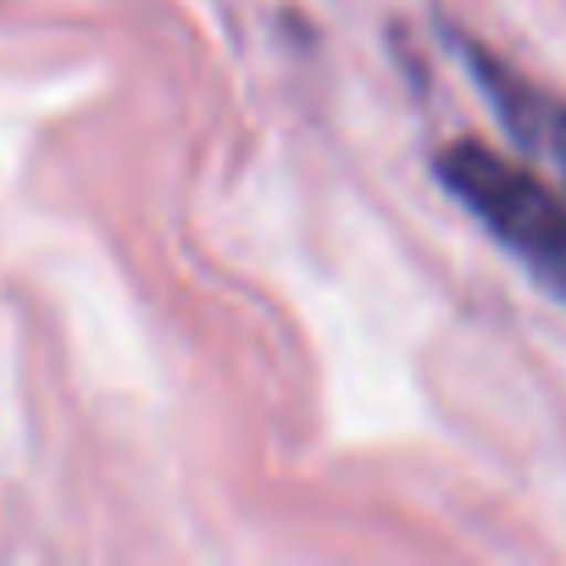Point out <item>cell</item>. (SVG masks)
I'll use <instances>...</instances> for the list:
<instances>
[{"instance_id": "6da1fadb", "label": "cell", "mask_w": 566, "mask_h": 566, "mask_svg": "<svg viewBox=\"0 0 566 566\" xmlns=\"http://www.w3.org/2000/svg\"><path fill=\"white\" fill-rule=\"evenodd\" d=\"M433 178L516 255V266L566 306V189L538 167L511 161L478 139H455L433 156Z\"/></svg>"}, {"instance_id": "7a4b0ae2", "label": "cell", "mask_w": 566, "mask_h": 566, "mask_svg": "<svg viewBox=\"0 0 566 566\" xmlns=\"http://www.w3.org/2000/svg\"><path fill=\"white\" fill-rule=\"evenodd\" d=\"M450 45H455L461 67L472 73L478 95L489 101V112L500 117L505 139L516 145V156L527 167H538L549 184L566 189V95H555L549 84L516 73L511 62H500L472 34H450Z\"/></svg>"}]
</instances>
